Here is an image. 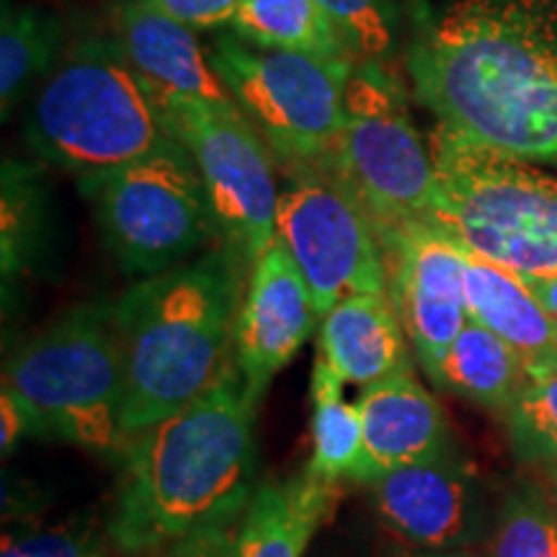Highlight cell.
<instances>
[{
  "mask_svg": "<svg viewBox=\"0 0 557 557\" xmlns=\"http://www.w3.org/2000/svg\"><path fill=\"white\" fill-rule=\"evenodd\" d=\"M403 65L436 127L557 169V0H410Z\"/></svg>",
  "mask_w": 557,
  "mask_h": 557,
  "instance_id": "cell-1",
  "label": "cell"
},
{
  "mask_svg": "<svg viewBox=\"0 0 557 557\" xmlns=\"http://www.w3.org/2000/svg\"><path fill=\"white\" fill-rule=\"evenodd\" d=\"M120 465L103 524L122 555L158 553L201 527L240 519L259 487V444L256 406L235 367L132 436Z\"/></svg>",
  "mask_w": 557,
  "mask_h": 557,
  "instance_id": "cell-2",
  "label": "cell"
},
{
  "mask_svg": "<svg viewBox=\"0 0 557 557\" xmlns=\"http://www.w3.org/2000/svg\"><path fill=\"white\" fill-rule=\"evenodd\" d=\"M248 276V263L218 243L176 269L137 278L116 299L127 438L189 406L227 372Z\"/></svg>",
  "mask_w": 557,
  "mask_h": 557,
  "instance_id": "cell-3",
  "label": "cell"
},
{
  "mask_svg": "<svg viewBox=\"0 0 557 557\" xmlns=\"http://www.w3.org/2000/svg\"><path fill=\"white\" fill-rule=\"evenodd\" d=\"M171 137L158 101L116 37H81L34 90L24 139L47 165L96 176L148 156Z\"/></svg>",
  "mask_w": 557,
  "mask_h": 557,
  "instance_id": "cell-4",
  "label": "cell"
},
{
  "mask_svg": "<svg viewBox=\"0 0 557 557\" xmlns=\"http://www.w3.org/2000/svg\"><path fill=\"white\" fill-rule=\"evenodd\" d=\"M429 148L436 169L431 222L465 250L519 276H555L557 178L442 127Z\"/></svg>",
  "mask_w": 557,
  "mask_h": 557,
  "instance_id": "cell-5",
  "label": "cell"
},
{
  "mask_svg": "<svg viewBox=\"0 0 557 557\" xmlns=\"http://www.w3.org/2000/svg\"><path fill=\"white\" fill-rule=\"evenodd\" d=\"M3 385L37 410L52 438L114 457L127 447L114 302L75 305L34 333L5 361Z\"/></svg>",
  "mask_w": 557,
  "mask_h": 557,
  "instance_id": "cell-6",
  "label": "cell"
},
{
  "mask_svg": "<svg viewBox=\"0 0 557 557\" xmlns=\"http://www.w3.org/2000/svg\"><path fill=\"white\" fill-rule=\"evenodd\" d=\"M103 246L122 274L148 278L220 243L218 222L189 150L169 137L120 169L78 178Z\"/></svg>",
  "mask_w": 557,
  "mask_h": 557,
  "instance_id": "cell-7",
  "label": "cell"
},
{
  "mask_svg": "<svg viewBox=\"0 0 557 557\" xmlns=\"http://www.w3.org/2000/svg\"><path fill=\"white\" fill-rule=\"evenodd\" d=\"M323 165L357 194L377 238L431 222L434 158L410 114L406 88L385 62L361 58L354 65L344 122Z\"/></svg>",
  "mask_w": 557,
  "mask_h": 557,
  "instance_id": "cell-8",
  "label": "cell"
},
{
  "mask_svg": "<svg viewBox=\"0 0 557 557\" xmlns=\"http://www.w3.org/2000/svg\"><path fill=\"white\" fill-rule=\"evenodd\" d=\"M230 99L259 129L278 165L325 163L336 145L357 62L256 47L230 29L207 45Z\"/></svg>",
  "mask_w": 557,
  "mask_h": 557,
  "instance_id": "cell-9",
  "label": "cell"
},
{
  "mask_svg": "<svg viewBox=\"0 0 557 557\" xmlns=\"http://www.w3.org/2000/svg\"><path fill=\"white\" fill-rule=\"evenodd\" d=\"M276 240L308 282L318 315L348 295H385L387 269L377 230L329 165H278Z\"/></svg>",
  "mask_w": 557,
  "mask_h": 557,
  "instance_id": "cell-10",
  "label": "cell"
},
{
  "mask_svg": "<svg viewBox=\"0 0 557 557\" xmlns=\"http://www.w3.org/2000/svg\"><path fill=\"white\" fill-rule=\"evenodd\" d=\"M171 137L197 165L220 243L253 263L276 240L278 163L238 103H171L160 107Z\"/></svg>",
  "mask_w": 557,
  "mask_h": 557,
  "instance_id": "cell-11",
  "label": "cell"
},
{
  "mask_svg": "<svg viewBox=\"0 0 557 557\" xmlns=\"http://www.w3.org/2000/svg\"><path fill=\"white\" fill-rule=\"evenodd\" d=\"M387 297L426 377L468 325V253L434 222H416L380 238Z\"/></svg>",
  "mask_w": 557,
  "mask_h": 557,
  "instance_id": "cell-12",
  "label": "cell"
},
{
  "mask_svg": "<svg viewBox=\"0 0 557 557\" xmlns=\"http://www.w3.org/2000/svg\"><path fill=\"white\" fill-rule=\"evenodd\" d=\"M369 487L380 524L413 549H468L491 532L483 483L457 451L406 465Z\"/></svg>",
  "mask_w": 557,
  "mask_h": 557,
  "instance_id": "cell-13",
  "label": "cell"
},
{
  "mask_svg": "<svg viewBox=\"0 0 557 557\" xmlns=\"http://www.w3.org/2000/svg\"><path fill=\"white\" fill-rule=\"evenodd\" d=\"M320 325L310 287L282 243L253 263L235 325L233 367L259 408L271 380L297 357Z\"/></svg>",
  "mask_w": 557,
  "mask_h": 557,
  "instance_id": "cell-14",
  "label": "cell"
},
{
  "mask_svg": "<svg viewBox=\"0 0 557 557\" xmlns=\"http://www.w3.org/2000/svg\"><path fill=\"white\" fill-rule=\"evenodd\" d=\"M364 455L354 480L372 485L413 462L455 455L449 418L413 369L374 382L357 398Z\"/></svg>",
  "mask_w": 557,
  "mask_h": 557,
  "instance_id": "cell-15",
  "label": "cell"
},
{
  "mask_svg": "<svg viewBox=\"0 0 557 557\" xmlns=\"http://www.w3.org/2000/svg\"><path fill=\"white\" fill-rule=\"evenodd\" d=\"M114 37L158 107L233 101L209 62L207 47L189 26L137 0H120L114 11Z\"/></svg>",
  "mask_w": 557,
  "mask_h": 557,
  "instance_id": "cell-16",
  "label": "cell"
},
{
  "mask_svg": "<svg viewBox=\"0 0 557 557\" xmlns=\"http://www.w3.org/2000/svg\"><path fill=\"white\" fill-rule=\"evenodd\" d=\"M408 336L385 295H348L320 318V354L348 385L361 389L413 369Z\"/></svg>",
  "mask_w": 557,
  "mask_h": 557,
  "instance_id": "cell-17",
  "label": "cell"
},
{
  "mask_svg": "<svg viewBox=\"0 0 557 557\" xmlns=\"http://www.w3.org/2000/svg\"><path fill=\"white\" fill-rule=\"evenodd\" d=\"M468 253V318L504 338L529 369L557 364V320L537 302L517 271Z\"/></svg>",
  "mask_w": 557,
  "mask_h": 557,
  "instance_id": "cell-18",
  "label": "cell"
},
{
  "mask_svg": "<svg viewBox=\"0 0 557 557\" xmlns=\"http://www.w3.org/2000/svg\"><path fill=\"white\" fill-rule=\"evenodd\" d=\"M333 498L336 485L308 475L259 485L240 519L233 557H302Z\"/></svg>",
  "mask_w": 557,
  "mask_h": 557,
  "instance_id": "cell-19",
  "label": "cell"
},
{
  "mask_svg": "<svg viewBox=\"0 0 557 557\" xmlns=\"http://www.w3.org/2000/svg\"><path fill=\"white\" fill-rule=\"evenodd\" d=\"M527 374L524 359L504 338L468 320L429 380L457 398L504 416Z\"/></svg>",
  "mask_w": 557,
  "mask_h": 557,
  "instance_id": "cell-20",
  "label": "cell"
},
{
  "mask_svg": "<svg viewBox=\"0 0 557 557\" xmlns=\"http://www.w3.org/2000/svg\"><path fill=\"white\" fill-rule=\"evenodd\" d=\"M67 32L58 13L34 3L3 0L0 21V109L11 120L18 103L37 90L67 50Z\"/></svg>",
  "mask_w": 557,
  "mask_h": 557,
  "instance_id": "cell-21",
  "label": "cell"
},
{
  "mask_svg": "<svg viewBox=\"0 0 557 557\" xmlns=\"http://www.w3.org/2000/svg\"><path fill=\"white\" fill-rule=\"evenodd\" d=\"M230 32L267 50L302 52L325 60H361L351 37L315 0H246Z\"/></svg>",
  "mask_w": 557,
  "mask_h": 557,
  "instance_id": "cell-22",
  "label": "cell"
},
{
  "mask_svg": "<svg viewBox=\"0 0 557 557\" xmlns=\"http://www.w3.org/2000/svg\"><path fill=\"white\" fill-rule=\"evenodd\" d=\"M344 385L336 369L318 357L310 382L312 457L305 475L325 485H336L344 478L354 480L364 455L359 406L344 398Z\"/></svg>",
  "mask_w": 557,
  "mask_h": 557,
  "instance_id": "cell-23",
  "label": "cell"
},
{
  "mask_svg": "<svg viewBox=\"0 0 557 557\" xmlns=\"http://www.w3.org/2000/svg\"><path fill=\"white\" fill-rule=\"evenodd\" d=\"M50 225V194L39 165L24 160L3 163V278H16L32 269Z\"/></svg>",
  "mask_w": 557,
  "mask_h": 557,
  "instance_id": "cell-24",
  "label": "cell"
},
{
  "mask_svg": "<svg viewBox=\"0 0 557 557\" xmlns=\"http://www.w3.org/2000/svg\"><path fill=\"white\" fill-rule=\"evenodd\" d=\"M485 557H557V508L537 478L506 491L487 532Z\"/></svg>",
  "mask_w": 557,
  "mask_h": 557,
  "instance_id": "cell-25",
  "label": "cell"
},
{
  "mask_svg": "<svg viewBox=\"0 0 557 557\" xmlns=\"http://www.w3.org/2000/svg\"><path fill=\"white\" fill-rule=\"evenodd\" d=\"M513 457L537 470L557 459V364L529 369L517 400L504 413Z\"/></svg>",
  "mask_w": 557,
  "mask_h": 557,
  "instance_id": "cell-26",
  "label": "cell"
},
{
  "mask_svg": "<svg viewBox=\"0 0 557 557\" xmlns=\"http://www.w3.org/2000/svg\"><path fill=\"white\" fill-rule=\"evenodd\" d=\"M351 37L361 58L385 62L395 54L403 11L398 0H315Z\"/></svg>",
  "mask_w": 557,
  "mask_h": 557,
  "instance_id": "cell-27",
  "label": "cell"
},
{
  "mask_svg": "<svg viewBox=\"0 0 557 557\" xmlns=\"http://www.w3.org/2000/svg\"><path fill=\"white\" fill-rule=\"evenodd\" d=\"M120 549L111 542L107 524L65 521L47 529L5 532L0 557H114Z\"/></svg>",
  "mask_w": 557,
  "mask_h": 557,
  "instance_id": "cell-28",
  "label": "cell"
},
{
  "mask_svg": "<svg viewBox=\"0 0 557 557\" xmlns=\"http://www.w3.org/2000/svg\"><path fill=\"white\" fill-rule=\"evenodd\" d=\"M137 3L189 26L191 32H222L230 29L246 0H137Z\"/></svg>",
  "mask_w": 557,
  "mask_h": 557,
  "instance_id": "cell-29",
  "label": "cell"
},
{
  "mask_svg": "<svg viewBox=\"0 0 557 557\" xmlns=\"http://www.w3.org/2000/svg\"><path fill=\"white\" fill-rule=\"evenodd\" d=\"M240 519L209 524L197 529V532H189L186 537L158 549V557H233Z\"/></svg>",
  "mask_w": 557,
  "mask_h": 557,
  "instance_id": "cell-30",
  "label": "cell"
},
{
  "mask_svg": "<svg viewBox=\"0 0 557 557\" xmlns=\"http://www.w3.org/2000/svg\"><path fill=\"white\" fill-rule=\"evenodd\" d=\"M3 426H0V442H3V455H11L24 436H50L47 423L41 416L11 387L3 385Z\"/></svg>",
  "mask_w": 557,
  "mask_h": 557,
  "instance_id": "cell-31",
  "label": "cell"
},
{
  "mask_svg": "<svg viewBox=\"0 0 557 557\" xmlns=\"http://www.w3.org/2000/svg\"><path fill=\"white\" fill-rule=\"evenodd\" d=\"M537 302L557 320V274L555 276H521Z\"/></svg>",
  "mask_w": 557,
  "mask_h": 557,
  "instance_id": "cell-32",
  "label": "cell"
},
{
  "mask_svg": "<svg viewBox=\"0 0 557 557\" xmlns=\"http://www.w3.org/2000/svg\"><path fill=\"white\" fill-rule=\"evenodd\" d=\"M534 472H537L534 478L540 480V485L545 487L549 500H553V506L557 508V459L549 465H542V468H537Z\"/></svg>",
  "mask_w": 557,
  "mask_h": 557,
  "instance_id": "cell-33",
  "label": "cell"
},
{
  "mask_svg": "<svg viewBox=\"0 0 557 557\" xmlns=\"http://www.w3.org/2000/svg\"><path fill=\"white\" fill-rule=\"evenodd\" d=\"M395 557H478L472 549H406Z\"/></svg>",
  "mask_w": 557,
  "mask_h": 557,
  "instance_id": "cell-34",
  "label": "cell"
}]
</instances>
